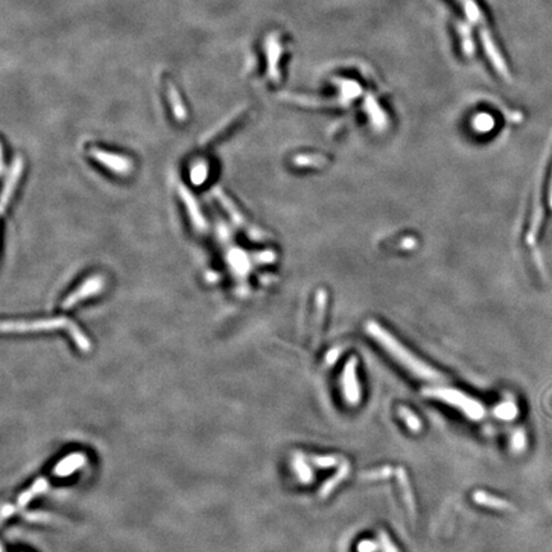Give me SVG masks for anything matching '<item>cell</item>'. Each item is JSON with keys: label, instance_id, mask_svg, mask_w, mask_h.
<instances>
[{"label": "cell", "instance_id": "obj_6", "mask_svg": "<svg viewBox=\"0 0 552 552\" xmlns=\"http://www.w3.org/2000/svg\"><path fill=\"white\" fill-rule=\"evenodd\" d=\"M103 289V280L100 278H92L89 279L81 288H78L74 293L68 295L64 303H63V309H72L74 304L81 302L83 299L89 298V295H95Z\"/></svg>", "mask_w": 552, "mask_h": 552}, {"label": "cell", "instance_id": "obj_14", "mask_svg": "<svg viewBox=\"0 0 552 552\" xmlns=\"http://www.w3.org/2000/svg\"><path fill=\"white\" fill-rule=\"evenodd\" d=\"M495 416L501 420H511L518 416V406L513 402H505L495 408Z\"/></svg>", "mask_w": 552, "mask_h": 552}, {"label": "cell", "instance_id": "obj_20", "mask_svg": "<svg viewBox=\"0 0 552 552\" xmlns=\"http://www.w3.org/2000/svg\"><path fill=\"white\" fill-rule=\"evenodd\" d=\"M524 446H525V436L523 434V431H516L513 436V448L516 451H521L524 449Z\"/></svg>", "mask_w": 552, "mask_h": 552}, {"label": "cell", "instance_id": "obj_4", "mask_svg": "<svg viewBox=\"0 0 552 552\" xmlns=\"http://www.w3.org/2000/svg\"><path fill=\"white\" fill-rule=\"evenodd\" d=\"M355 367H357L355 358L349 360L346 362L343 375H341L343 394L346 397V402L351 405H357L361 400V389H360V383L357 380Z\"/></svg>", "mask_w": 552, "mask_h": 552}, {"label": "cell", "instance_id": "obj_23", "mask_svg": "<svg viewBox=\"0 0 552 552\" xmlns=\"http://www.w3.org/2000/svg\"><path fill=\"white\" fill-rule=\"evenodd\" d=\"M550 207L552 208V179H551V187H550Z\"/></svg>", "mask_w": 552, "mask_h": 552}, {"label": "cell", "instance_id": "obj_5", "mask_svg": "<svg viewBox=\"0 0 552 552\" xmlns=\"http://www.w3.org/2000/svg\"><path fill=\"white\" fill-rule=\"evenodd\" d=\"M90 153H91L90 155L95 159L96 162H101V165H104L105 168H108L111 171H115L118 174H122V173L125 174V173H128L132 169L131 162L128 159L123 157V156L109 154V153H105V151H101V150H96V148H92Z\"/></svg>", "mask_w": 552, "mask_h": 552}, {"label": "cell", "instance_id": "obj_21", "mask_svg": "<svg viewBox=\"0 0 552 552\" xmlns=\"http://www.w3.org/2000/svg\"><path fill=\"white\" fill-rule=\"evenodd\" d=\"M15 514V508L12 507V505H8L6 504L3 509H1V522H6L9 516H12Z\"/></svg>", "mask_w": 552, "mask_h": 552}, {"label": "cell", "instance_id": "obj_8", "mask_svg": "<svg viewBox=\"0 0 552 552\" xmlns=\"http://www.w3.org/2000/svg\"><path fill=\"white\" fill-rule=\"evenodd\" d=\"M266 52H267V60H269V66H267L269 77L274 81H278L279 80L278 64H279L280 54H281V46H280L276 35H270L267 38Z\"/></svg>", "mask_w": 552, "mask_h": 552}, {"label": "cell", "instance_id": "obj_12", "mask_svg": "<svg viewBox=\"0 0 552 552\" xmlns=\"http://www.w3.org/2000/svg\"><path fill=\"white\" fill-rule=\"evenodd\" d=\"M349 472H351V467H349V464L343 463L340 465V468H339V471L332 476V479H327L326 482H325L323 487H321V493L320 495L323 496V497H326V496H329L330 493L337 488V487L344 481V479L348 477V474H349Z\"/></svg>", "mask_w": 552, "mask_h": 552}, {"label": "cell", "instance_id": "obj_9", "mask_svg": "<svg viewBox=\"0 0 552 552\" xmlns=\"http://www.w3.org/2000/svg\"><path fill=\"white\" fill-rule=\"evenodd\" d=\"M164 86H165L167 97H168V101H169L170 108H171V111H173L174 117H176L178 120H183V119L187 118V109H185V105H184L183 100H182V96L179 94V91H178L177 87H176V85L170 81V80H165V81H164Z\"/></svg>", "mask_w": 552, "mask_h": 552}, {"label": "cell", "instance_id": "obj_2", "mask_svg": "<svg viewBox=\"0 0 552 552\" xmlns=\"http://www.w3.org/2000/svg\"><path fill=\"white\" fill-rule=\"evenodd\" d=\"M57 329H66L71 334L76 346L81 352H90L91 343L87 337L80 330V327L74 324L73 321L66 318H52V320H41V321H32V323H3L1 330L3 332H48V330H57Z\"/></svg>", "mask_w": 552, "mask_h": 552}, {"label": "cell", "instance_id": "obj_15", "mask_svg": "<svg viewBox=\"0 0 552 552\" xmlns=\"http://www.w3.org/2000/svg\"><path fill=\"white\" fill-rule=\"evenodd\" d=\"M399 414H400V417L404 420L405 425L411 428V431H413V432H418V431H420L422 423H420V418H418L411 409H408V408H405V406H400V408H399Z\"/></svg>", "mask_w": 552, "mask_h": 552}, {"label": "cell", "instance_id": "obj_22", "mask_svg": "<svg viewBox=\"0 0 552 552\" xmlns=\"http://www.w3.org/2000/svg\"><path fill=\"white\" fill-rule=\"evenodd\" d=\"M390 468H385V469H380V472H376V473H372V474H367L366 477L367 479H376V477H386V476H389L390 474Z\"/></svg>", "mask_w": 552, "mask_h": 552}, {"label": "cell", "instance_id": "obj_11", "mask_svg": "<svg viewBox=\"0 0 552 552\" xmlns=\"http://www.w3.org/2000/svg\"><path fill=\"white\" fill-rule=\"evenodd\" d=\"M473 499L479 505L487 507V508L499 509V510H510V509H513V505L508 501L502 500L500 497L488 495V493H483V491H477L473 495Z\"/></svg>", "mask_w": 552, "mask_h": 552}, {"label": "cell", "instance_id": "obj_17", "mask_svg": "<svg viewBox=\"0 0 552 552\" xmlns=\"http://www.w3.org/2000/svg\"><path fill=\"white\" fill-rule=\"evenodd\" d=\"M398 473L400 474V483H402V487H403V490H404L405 500L408 502V505H411V511L413 513V511H414V502H413L412 493H411L409 482H408V479L405 477V473L403 469H399Z\"/></svg>", "mask_w": 552, "mask_h": 552}, {"label": "cell", "instance_id": "obj_10", "mask_svg": "<svg viewBox=\"0 0 552 552\" xmlns=\"http://www.w3.org/2000/svg\"><path fill=\"white\" fill-rule=\"evenodd\" d=\"M48 487H49L48 479H37L36 481L32 483V486L29 487L26 491H23V493L18 496V499H17V505H18V508H24L26 505H29L32 499H35L38 495L44 493L45 491L48 490Z\"/></svg>", "mask_w": 552, "mask_h": 552}, {"label": "cell", "instance_id": "obj_1", "mask_svg": "<svg viewBox=\"0 0 552 552\" xmlns=\"http://www.w3.org/2000/svg\"><path fill=\"white\" fill-rule=\"evenodd\" d=\"M366 330L377 343H380L383 346V349L388 353H390L400 365H403L408 371H411L413 375L432 383L445 381L441 374L436 372L434 368L430 367L425 362L420 361L414 354L411 353L408 349H405V346H402L390 332H386L381 325L371 321L366 325Z\"/></svg>", "mask_w": 552, "mask_h": 552}, {"label": "cell", "instance_id": "obj_7", "mask_svg": "<svg viewBox=\"0 0 552 552\" xmlns=\"http://www.w3.org/2000/svg\"><path fill=\"white\" fill-rule=\"evenodd\" d=\"M86 460H87L86 455L82 454V453L69 454V455L63 458L60 462L57 463V465L54 467L52 473L57 477H68L77 469H80L81 467H83L86 464Z\"/></svg>", "mask_w": 552, "mask_h": 552}, {"label": "cell", "instance_id": "obj_13", "mask_svg": "<svg viewBox=\"0 0 552 552\" xmlns=\"http://www.w3.org/2000/svg\"><path fill=\"white\" fill-rule=\"evenodd\" d=\"M293 468L302 483H311L313 479V473L311 471L309 464L306 463L304 458L301 454H295L293 457Z\"/></svg>", "mask_w": 552, "mask_h": 552}, {"label": "cell", "instance_id": "obj_19", "mask_svg": "<svg viewBox=\"0 0 552 552\" xmlns=\"http://www.w3.org/2000/svg\"><path fill=\"white\" fill-rule=\"evenodd\" d=\"M380 549L383 550V552H398L397 547L392 545L390 538L388 537L383 532L380 533Z\"/></svg>", "mask_w": 552, "mask_h": 552}, {"label": "cell", "instance_id": "obj_16", "mask_svg": "<svg viewBox=\"0 0 552 552\" xmlns=\"http://www.w3.org/2000/svg\"><path fill=\"white\" fill-rule=\"evenodd\" d=\"M312 463L317 465L318 468H332L338 465L339 458L335 455H320V457H312Z\"/></svg>", "mask_w": 552, "mask_h": 552}, {"label": "cell", "instance_id": "obj_3", "mask_svg": "<svg viewBox=\"0 0 552 552\" xmlns=\"http://www.w3.org/2000/svg\"><path fill=\"white\" fill-rule=\"evenodd\" d=\"M425 394L431 398L441 400L446 404L451 405L454 408L459 409L460 412L463 413L464 416H467L468 418L473 420H482L486 414L485 406L477 402L476 399L468 397L467 394H464L462 391L455 390V389H446V388H440V389H431V390L425 391Z\"/></svg>", "mask_w": 552, "mask_h": 552}, {"label": "cell", "instance_id": "obj_18", "mask_svg": "<svg viewBox=\"0 0 552 552\" xmlns=\"http://www.w3.org/2000/svg\"><path fill=\"white\" fill-rule=\"evenodd\" d=\"M380 549V544H377L375 541H362L360 545L357 546V551L358 552H377Z\"/></svg>", "mask_w": 552, "mask_h": 552}]
</instances>
